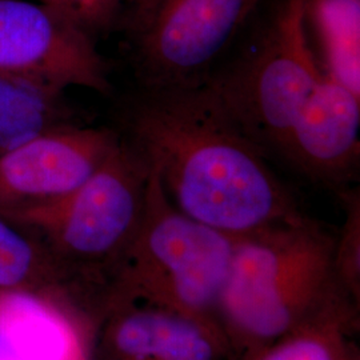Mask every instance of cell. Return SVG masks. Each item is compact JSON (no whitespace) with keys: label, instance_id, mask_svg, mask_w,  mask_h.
Listing matches in <instances>:
<instances>
[{"label":"cell","instance_id":"cell-1","mask_svg":"<svg viewBox=\"0 0 360 360\" xmlns=\"http://www.w3.org/2000/svg\"><path fill=\"white\" fill-rule=\"evenodd\" d=\"M115 129L174 207L207 227L235 238L306 217L269 154L207 84L136 87Z\"/></svg>","mask_w":360,"mask_h":360},{"label":"cell","instance_id":"cell-2","mask_svg":"<svg viewBox=\"0 0 360 360\" xmlns=\"http://www.w3.org/2000/svg\"><path fill=\"white\" fill-rule=\"evenodd\" d=\"M335 236L303 217L235 236L218 323L235 360L343 304H355L336 276Z\"/></svg>","mask_w":360,"mask_h":360},{"label":"cell","instance_id":"cell-3","mask_svg":"<svg viewBox=\"0 0 360 360\" xmlns=\"http://www.w3.org/2000/svg\"><path fill=\"white\" fill-rule=\"evenodd\" d=\"M150 178L142 158L120 139L74 193L13 223L46 251L68 316L90 324L98 315L141 226Z\"/></svg>","mask_w":360,"mask_h":360},{"label":"cell","instance_id":"cell-4","mask_svg":"<svg viewBox=\"0 0 360 360\" xmlns=\"http://www.w3.org/2000/svg\"><path fill=\"white\" fill-rule=\"evenodd\" d=\"M150 171L141 226L95 319L114 306L146 303L219 326L235 238L181 214Z\"/></svg>","mask_w":360,"mask_h":360},{"label":"cell","instance_id":"cell-5","mask_svg":"<svg viewBox=\"0 0 360 360\" xmlns=\"http://www.w3.org/2000/svg\"><path fill=\"white\" fill-rule=\"evenodd\" d=\"M243 37L206 84L270 156L324 74L309 40L306 0L281 1Z\"/></svg>","mask_w":360,"mask_h":360},{"label":"cell","instance_id":"cell-6","mask_svg":"<svg viewBox=\"0 0 360 360\" xmlns=\"http://www.w3.org/2000/svg\"><path fill=\"white\" fill-rule=\"evenodd\" d=\"M263 0H124L116 30L136 87L203 86L243 37Z\"/></svg>","mask_w":360,"mask_h":360},{"label":"cell","instance_id":"cell-7","mask_svg":"<svg viewBox=\"0 0 360 360\" xmlns=\"http://www.w3.org/2000/svg\"><path fill=\"white\" fill-rule=\"evenodd\" d=\"M98 39L38 1L0 0V72L47 90L108 94L110 65Z\"/></svg>","mask_w":360,"mask_h":360},{"label":"cell","instance_id":"cell-8","mask_svg":"<svg viewBox=\"0 0 360 360\" xmlns=\"http://www.w3.org/2000/svg\"><path fill=\"white\" fill-rule=\"evenodd\" d=\"M108 127L67 124L0 154V215L13 223L79 188L119 144Z\"/></svg>","mask_w":360,"mask_h":360},{"label":"cell","instance_id":"cell-9","mask_svg":"<svg viewBox=\"0 0 360 360\" xmlns=\"http://www.w3.org/2000/svg\"><path fill=\"white\" fill-rule=\"evenodd\" d=\"M90 328L87 360H235L218 324L146 303L104 309Z\"/></svg>","mask_w":360,"mask_h":360},{"label":"cell","instance_id":"cell-10","mask_svg":"<svg viewBox=\"0 0 360 360\" xmlns=\"http://www.w3.org/2000/svg\"><path fill=\"white\" fill-rule=\"evenodd\" d=\"M359 94L323 74L274 155L339 193L359 166Z\"/></svg>","mask_w":360,"mask_h":360},{"label":"cell","instance_id":"cell-11","mask_svg":"<svg viewBox=\"0 0 360 360\" xmlns=\"http://www.w3.org/2000/svg\"><path fill=\"white\" fill-rule=\"evenodd\" d=\"M68 321L38 299L6 294L0 302V360H65Z\"/></svg>","mask_w":360,"mask_h":360},{"label":"cell","instance_id":"cell-12","mask_svg":"<svg viewBox=\"0 0 360 360\" xmlns=\"http://www.w3.org/2000/svg\"><path fill=\"white\" fill-rule=\"evenodd\" d=\"M67 124H77V112L67 103L65 92L0 72V154Z\"/></svg>","mask_w":360,"mask_h":360},{"label":"cell","instance_id":"cell-13","mask_svg":"<svg viewBox=\"0 0 360 360\" xmlns=\"http://www.w3.org/2000/svg\"><path fill=\"white\" fill-rule=\"evenodd\" d=\"M358 328L359 307L338 306L242 360H359Z\"/></svg>","mask_w":360,"mask_h":360},{"label":"cell","instance_id":"cell-14","mask_svg":"<svg viewBox=\"0 0 360 360\" xmlns=\"http://www.w3.org/2000/svg\"><path fill=\"white\" fill-rule=\"evenodd\" d=\"M306 19L327 58L324 74L359 94L360 0H306Z\"/></svg>","mask_w":360,"mask_h":360},{"label":"cell","instance_id":"cell-15","mask_svg":"<svg viewBox=\"0 0 360 360\" xmlns=\"http://www.w3.org/2000/svg\"><path fill=\"white\" fill-rule=\"evenodd\" d=\"M0 292L34 297L63 312L46 251L31 235L1 215Z\"/></svg>","mask_w":360,"mask_h":360},{"label":"cell","instance_id":"cell-16","mask_svg":"<svg viewBox=\"0 0 360 360\" xmlns=\"http://www.w3.org/2000/svg\"><path fill=\"white\" fill-rule=\"evenodd\" d=\"M346 208L343 229L335 236V271L348 297L359 306L360 300V198L359 191L338 193Z\"/></svg>","mask_w":360,"mask_h":360},{"label":"cell","instance_id":"cell-17","mask_svg":"<svg viewBox=\"0 0 360 360\" xmlns=\"http://www.w3.org/2000/svg\"><path fill=\"white\" fill-rule=\"evenodd\" d=\"M82 27L94 38L116 30L124 0H37Z\"/></svg>","mask_w":360,"mask_h":360},{"label":"cell","instance_id":"cell-18","mask_svg":"<svg viewBox=\"0 0 360 360\" xmlns=\"http://www.w3.org/2000/svg\"><path fill=\"white\" fill-rule=\"evenodd\" d=\"M6 295V294H1V292H0V302H1V299H3V296Z\"/></svg>","mask_w":360,"mask_h":360},{"label":"cell","instance_id":"cell-19","mask_svg":"<svg viewBox=\"0 0 360 360\" xmlns=\"http://www.w3.org/2000/svg\"><path fill=\"white\" fill-rule=\"evenodd\" d=\"M360 360V359H359Z\"/></svg>","mask_w":360,"mask_h":360}]
</instances>
